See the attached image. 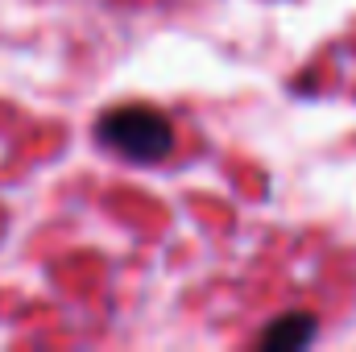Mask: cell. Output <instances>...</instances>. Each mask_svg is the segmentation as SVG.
<instances>
[{
  "mask_svg": "<svg viewBox=\"0 0 356 352\" xmlns=\"http://www.w3.org/2000/svg\"><path fill=\"white\" fill-rule=\"evenodd\" d=\"M95 137L133 158V162H162L170 150H175V125L166 112L149 108V104H120V108H108L95 125Z\"/></svg>",
  "mask_w": 356,
  "mask_h": 352,
  "instance_id": "1",
  "label": "cell"
},
{
  "mask_svg": "<svg viewBox=\"0 0 356 352\" xmlns=\"http://www.w3.org/2000/svg\"><path fill=\"white\" fill-rule=\"evenodd\" d=\"M315 319L311 315H282V319H273L266 328V336H261V349L269 352H298L307 349L311 340H315Z\"/></svg>",
  "mask_w": 356,
  "mask_h": 352,
  "instance_id": "2",
  "label": "cell"
}]
</instances>
